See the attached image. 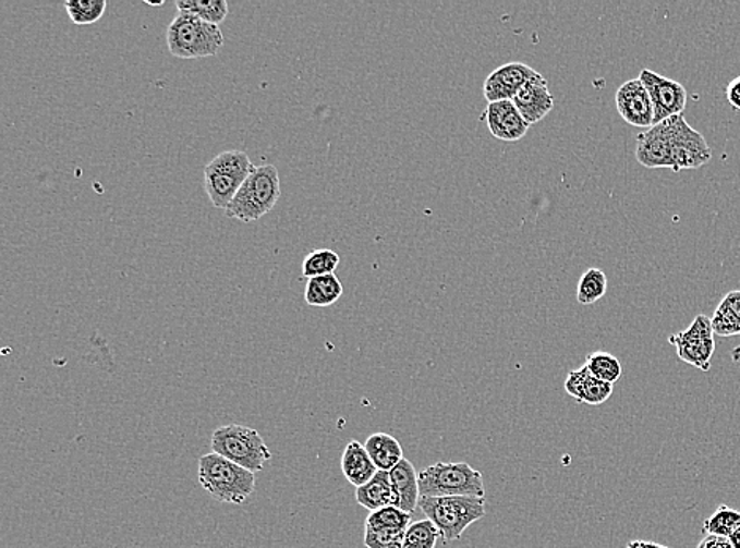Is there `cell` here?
Segmentation results:
<instances>
[{
    "label": "cell",
    "instance_id": "cell-1",
    "mask_svg": "<svg viewBox=\"0 0 740 548\" xmlns=\"http://www.w3.org/2000/svg\"><path fill=\"white\" fill-rule=\"evenodd\" d=\"M197 479L214 500L227 504H242L248 500L256 484L255 473L215 452L201 456Z\"/></svg>",
    "mask_w": 740,
    "mask_h": 548
},
{
    "label": "cell",
    "instance_id": "cell-2",
    "mask_svg": "<svg viewBox=\"0 0 740 548\" xmlns=\"http://www.w3.org/2000/svg\"><path fill=\"white\" fill-rule=\"evenodd\" d=\"M281 196L280 175L274 165L253 168L225 214L229 219L252 223L267 216Z\"/></svg>",
    "mask_w": 740,
    "mask_h": 548
},
{
    "label": "cell",
    "instance_id": "cell-3",
    "mask_svg": "<svg viewBox=\"0 0 740 548\" xmlns=\"http://www.w3.org/2000/svg\"><path fill=\"white\" fill-rule=\"evenodd\" d=\"M169 52L178 59L214 58L221 51L225 37L220 27L192 13L179 12L167 31Z\"/></svg>",
    "mask_w": 740,
    "mask_h": 548
},
{
    "label": "cell",
    "instance_id": "cell-4",
    "mask_svg": "<svg viewBox=\"0 0 740 548\" xmlns=\"http://www.w3.org/2000/svg\"><path fill=\"white\" fill-rule=\"evenodd\" d=\"M418 506L425 517L439 529L444 544L460 539L468 526L486 514L485 498L477 497H422Z\"/></svg>",
    "mask_w": 740,
    "mask_h": 548
},
{
    "label": "cell",
    "instance_id": "cell-5",
    "mask_svg": "<svg viewBox=\"0 0 740 548\" xmlns=\"http://www.w3.org/2000/svg\"><path fill=\"white\" fill-rule=\"evenodd\" d=\"M421 497L485 498L484 476L468 463L439 462L418 473Z\"/></svg>",
    "mask_w": 740,
    "mask_h": 548
},
{
    "label": "cell",
    "instance_id": "cell-6",
    "mask_svg": "<svg viewBox=\"0 0 740 548\" xmlns=\"http://www.w3.org/2000/svg\"><path fill=\"white\" fill-rule=\"evenodd\" d=\"M211 452L223 455L242 468L257 473L272 459L269 446L255 428L245 425H223L211 435Z\"/></svg>",
    "mask_w": 740,
    "mask_h": 548
},
{
    "label": "cell",
    "instance_id": "cell-7",
    "mask_svg": "<svg viewBox=\"0 0 740 548\" xmlns=\"http://www.w3.org/2000/svg\"><path fill=\"white\" fill-rule=\"evenodd\" d=\"M253 168L255 165L241 150H227L209 161L204 168V185L210 203L227 210Z\"/></svg>",
    "mask_w": 740,
    "mask_h": 548
},
{
    "label": "cell",
    "instance_id": "cell-8",
    "mask_svg": "<svg viewBox=\"0 0 740 548\" xmlns=\"http://www.w3.org/2000/svg\"><path fill=\"white\" fill-rule=\"evenodd\" d=\"M671 125L672 171L697 170L712 158L709 144L697 130L689 125L683 115L669 119Z\"/></svg>",
    "mask_w": 740,
    "mask_h": 548
},
{
    "label": "cell",
    "instance_id": "cell-9",
    "mask_svg": "<svg viewBox=\"0 0 740 548\" xmlns=\"http://www.w3.org/2000/svg\"><path fill=\"white\" fill-rule=\"evenodd\" d=\"M669 343L676 346L680 361L700 370H709L712 354L715 350L711 318L697 315L689 329L669 337Z\"/></svg>",
    "mask_w": 740,
    "mask_h": 548
},
{
    "label": "cell",
    "instance_id": "cell-10",
    "mask_svg": "<svg viewBox=\"0 0 740 548\" xmlns=\"http://www.w3.org/2000/svg\"><path fill=\"white\" fill-rule=\"evenodd\" d=\"M638 78L643 81L654 105V125L680 115L686 110L689 95L678 81L666 78L647 69H644Z\"/></svg>",
    "mask_w": 740,
    "mask_h": 548
},
{
    "label": "cell",
    "instance_id": "cell-11",
    "mask_svg": "<svg viewBox=\"0 0 740 548\" xmlns=\"http://www.w3.org/2000/svg\"><path fill=\"white\" fill-rule=\"evenodd\" d=\"M616 108L627 124L650 130L654 126V105L643 81H627L616 93Z\"/></svg>",
    "mask_w": 740,
    "mask_h": 548
},
{
    "label": "cell",
    "instance_id": "cell-12",
    "mask_svg": "<svg viewBox=\"0 0 740 548\" xmlns=\"http://www.w3.org/2000/svg\"><path fill=\"white\" fill-rule=\"evenodd\" d=\"M634 156L644 168L672 170L671 125L669 119L636 136Z\"/></svg>",
    "mask_w": 740,
    "mask_h": 548
},
{
    "label": "cell",
    "instance_id": "cell-13",
    "mask_svg": "<svg viewBox=\"0 0 740 548\" xmlns=\"http://www.w3.org/2000/svg\"><path fill=\"white\" fill-rule=\"evenodd\" d=\"M538 72L523 62L504 63L495 72L489 73L484 83V95L488 103L513 100L521 87Z\"/></svg>",
    "mask_w": 740,
    "mask_h": 548
},
{
    "label": "cell",
    "instance_id": "cell-14",
    "mask_svg": "<svg viewBox=\"0 0 740 548\" xmlns=\"http://www.w3.org/2000/svg\"><path fill=\"white\" fill-rule=\"evenodd\" d=\"M514 107L523 115L529 125L538 124L555 108V98L548 89V81L542 73L529 80L520 93L514 95Z\"/></svg>",
    "mask_w": 740,
    "mask_h": 548
},
{
    "label": "cell",
    "instance_id": "cell-15",
    "mask_svg": "<svg viewBox=\"0 0 740 548\" xmlns=\"http://www.w3.org/2000/svg\"><path fill=\"white\" fill-rule=\"evenodd\" d=\"M489 132L500 142H520L526 136L529 125L512 100L488 103L485 110Z\"/></svg>",
    "mask_w": 740,
    "mask_h": 548
},
{
    "label": "cell",
    "instance_id": "cell-16",
    "mask_svg": "<svg viewBox=\"0 0 740 548\" xmlns=\"http://www.w3.org/2000/svg\"><path fill=\"white\" fill-rule=\"evenodd\" d=\"M566 391L578 403L584 405H604L606 400L612 395V385L595 378L586 365L570 372L566 379Z\"/></svg>",
    "mask_w": 740,
    "mask_h": 548
},
{
    "label": "cell",
    "instance_id": "cell-17",
    "mask_svg": "<svg viewBox=\"0 0 740 548\" xmlns=\"http://www.w3.org/2000/svg\"><path fill=\"white\" fill-rule=\"evenodd\" d=\"M392 480L395 506L408 514H414L421 501V486H418V473L408 459L401 460L392 471H389Z\"/></svg>",
    "mask_w": 740,
    "mask_h": 548
},
{
    "label": "cell",
    "instance_id": "cell-18",
    "mask_svg": "<svg viewBox=\"0 0 740 548\" xmlns=\"http://www.w3.org/2000/svg\"><path fill=\"white\" fill-rule=\"evenodd\" d=\"M341 471L351 486L355 488L365 486L378 473L372 456L366 452L365 445L359 441H351L341 455Z\"/></svg>",
    "mask_w": 740,
    "mask_h": 548
},
{
    "label": "cell",
    "instance_id": "cell-19",
    "mask_svg": "<svg viewBox=\"0 0 740 548\" xmlns=\"http://www.w3.org/2000/svg\"><path fill=\"white\" fill-rule=\"evenodd\" d=\"M355 500L369 512L379 511L387 506H395L397 498H395L390 474L387 471H378L369 483L355 490Z\"/></svg>",
    "mask_w": 740,
    "mask_h": 548
},
{
    "label": "cell",
    "instance_id": "cell-20",
    "mask_svg": "<svg viewBox=\"0 0 740 548\" xmlns=\"http://www.w3.org/2000/svg\"><path fill=\"white\" fill-rule=\"evenodd\" d=\"M366 452L372 456L378 471H392L404 459L400 441L392 435L375 434L365 442Z\"/></svg>",
    "mask_w": 740,
    "mask_h": 548
},
{
    "label": "cell",
    "instance_id": "cell-21",
    "mask_svg": "<svg viewBox=\"0 0 740 548\" xmlns=\"http://www.w3.org/2000/svg\"><path fill=\"white\" fill-rule=\"evenodd\" d=\"M711 321L715 336H740V290L726 294Z\"/></svg>",
    "mask_w": 740,
    "mask_h": 548
},
{
    "label": "cell",
    "instance_id": "cell-22",
    "mask_svg": "<svg viewBox=\"0 0 740 548\" xmlns=\"http://www.w3.org/2000/svg\"><path fill=\"white\" fill-rule=\"evenodd\" d=\"M344 290L335 273L310 279L305 288V302L310 307H330L343 296Z\"/></svg>",
    "mask_w": 740,
    "mask_h": 548
},
{
    "label": "cell",
    "instance_id": "cell-23",
    "mask_svg": "<svg viewBox=\"0 0 740 548\" xmlns=\"http://www.w3.org/2000/svg\"><path fill=\"white\" fill-rule=\"evenodd\" d=\"M175 7L179 12L192 13L215 26L223 23L229 13L227 0H178Z\"/></svg>",
    "mask_w": 740,
    "mask_h": 548
},
{
    "label": "cell",
    "instance_id": "cell-24",
    "mask_svg": "<svg viewBox=\"0 0 740 548\" xmlns=\"http://www.w3.org/2000/svg\"><path fill=\"white\" fill-rule=\"evenodd\" d=\"M608 290V279L604 270L591 267L581 276L578 283L577 299L581 305H592L601 301Z\"/></svg>",
    "mask_w": 740,
    "mask_h": 548
},
{
    "label": "cell",
    "instance_id": "cell-25",
    "mask_svg": "<svg viewBox=\"0 0 740 548\" xmlns=\"http://www.w3.org/2000/svg\"><path fill=\"white\" fill-rule=\"evenodd\" d=\"M63 7L75 26H90L104 17L108 3L106 0H66Z\"/></svg>",
    "mask_w": 740,
    "mask_h": 548
},
{
    "label": "cell",
    "instance_id": "cell-26",
    "mask_svg": "<svg viewBox=\"0 0 740 548\" xmlns=\"http://www.w3.org/2000/svg\"><path fill=\"white\" fill-rule=\"evenodd\" d=\"M340 261V255L337 252L329 251V248H319V251L310 253L303 259L302 276L308 280L315 279V277L329 276V273H335Z\"/></svg>",
    "mask_w": 740,
    "mask_h": 548
},
{
    "label": "cell",
    "instance_id": "cell-27",
    "mask_svg": "<svg viewBox=\"0 0 740 548\" xmlns=\"http://www.w3.org/2000/svg\"><path fill=\"white\" fill-rule=\"evenodd\" d=\"M704 532L711 536L728 537L731 536L736 529L740 528V512L736 509L728 508L721 504L709 519L704 522Z\"/></svg>",
    "mask_w": 740,
    "mask_h": 548
},
{
    "label": "cell",
    "instance_id": "cell-28",
    "mask_svg": "<svg viewBox=\"0 0 740 548\" xmlns=\"http://www.w3.org/2000/svg\"><path fill=\"white\" fill-rule=\"evenodd\" d=\"M409 525H411V514L401 511L397 506H387V508L372 512L365 522V528L369 529L393 528L407 532Z\"/></svg>",
    "mask_w": 740,
    "mask_h": 548
},
{
    "label": "cell",
    "instance_id": "cell-29",
    "mask_svg": "<svg viewBox=\"0 0 740 548\" xmlns=\"http://www.w3.org/2000/svg\"><path fill=\"white\" fill-rule=\"evenodd\" d=\"M439 537V529L432 520H421L409 525L404 534L403 548H436Z\"/></svg>",
    "mask_w": 740,
    "mask_h": 548
},
{
    "label": "cell",
    "instance_id": "cell-30",
    "mask_svg": "<svg viewBox=\"0 0 740 548\" xmlns=\"http://www.w3.org/2000/svg\"><path fill=\"white\" fill-rule=\"evenodd\" d=\"M586 367L590 368L595 378L609 382V385H615L622 375V365H620L618 357L609 353H602V351L587 356Z\"/></svg>",
    "mask_w": 740,
    "mask_h": 548
},
{
    "label": "cell",
    "instance_id": "cell-31",
    "mask_svg": "<svg viewBox=\"0 0 740 548\" xmlns=\"http://www.w3.org/2000/svg\"><path fill=\"white\" fill-rule=\"evenodd\" d=\"M404 534H407L404 529L365 528L363 543L366 548H403Z\"/></svg>",
    "mask_w": 740,
    "mask_h": 548
},
{
    "label": "cell",
    "instance_id": "cell-32",
    "mask_svg": "<svg viewBox=\"0 0 740 548\" xmlns=\"http://www.w3.org/2000/svg\"><path fill=\"white\" fill-rule=\"evenodd\" d=\"M726 98L735 110L740 111V76L731 81L726 87Z\"/></svg>",
    "mask_w": 740,
    "mask_h": 548
},
{
    "label": "cell",
    "instance_id": "cell-33",
    "mask_svg": "<svg viewBox=\"0 0 740 548\" xmlns=\"http://www.w3.org/2000/svg\"><path fill=\"white\" fill-rule=\"evenodd\" d=\"M697 548H735L728 537L707 536L697 544Z\"/></svg>",
    "mask_w": 740,
    "mask_h": 548
},
{
    "label": "cell",
    "instance_id": "cell-34",
    "mask_svg": "<svg viewBox=\"0 0 740 548\" xmlns=\"http://www.w3.org/2000/svg\"><path fill=\"white\" fill-rule=\"evenodd\" d=\"M627 548H671L662 546V544L647 543V540H633Z\"/></svg>",
    "mask_w": 740,
    "mask_h": 548
},
{
    "label": "cell",
    "instance_id": "cell-35",
    "mask_svg": "<svg viewBox=\"0 0 740 548\" xmlns=\"http://www.w3.org/2000/svg\"><path fill=\"white\" fill-rule=\"evenodd\" d=\"M729 540H731L735 548H740V528L736 529V532L729 536Z\"/></svg>",
    "mask_w": 740,
    "mask_h": 548
}]
</instances>
